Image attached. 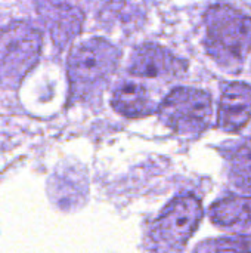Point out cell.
<instances>
[{"mask_svg": "<svg viewBox=\"0 0 251 253\" xmlns=\"http://www.w3.org/2000/svg\"><path fill=\"white\" fill-rule=\"evenodd\" d=\"M197 251L206 252H250L251 251V236L244 237H228L222 240H215L209 245L198 246Z\"/></svg>", "mask_w": 251, "mask_h": 253, "instance_id": "obj_12", "label": "cell"}, {"mask_svg": "<svg viewBox=\"0 0 251 253\" xmlns=\"http://www.w3.org/2000/svg\"><path fill=\"white\" fill-rule=\"evenodd\" d=\"M210 218L220 227L251 225V196L226 197L215 203L210 209Z\"/></svg>", "mask_w": 251, "mask_h": 253, "instance_id": "obj_9", "label": "cell"}, {"mask_svg": "<svg viewBox=\"0 0 251 253\" xmlns=\"http://www.w3.org/2000/svg\"><path fill=\"white\" fill-rule=\"evenodd\" d=\"M186 68V61L175 56L170 50L157 44H143L135 50L130 59L129 73L139 77L173 80L182 77Z\"/></svg>", "mask_w": 251, "mask_h": 253, "instance_id": "obj_6", "label": "cell"}, {"mask_svg": "<svg viewBox=\"0 0 251 253\" xmlns=\"http://www.w3.org/2000/svg\"><path fill=\"white\" fill-rule=\"evenodd\" d=\"M41 50L40 33L25 22L0 31V86L15 89L36 65Z\"/></svg>", "mask_w": 251, "mask_h": 253, "instance_id": "obj_3", "label": "cell"}, {"mask_svg": "<svg viewBox=\"0 0 251 253\" xmlns=\"http://www.w3.org/2000/svg\"><path fill=\"white\" fill-rule=\"evenodd\" d=\"M203 218V208L195 196L175 199L149 231L151 248L158 252L182 251Z\"/></svg>", "mask_w": 251, "mask_h": 253, "instance_id": "obj_4", "label": "cell"}, {"mask_svg": "<svg viewBox=\"0 0 251 253\" xmlns=\"http://www.w3.org/2000/svg\"><path fill=\"white\" fill-rule=\"evenodd\" d=\"M120 50L104 39H92L77 46L68 59V77L74 99L95 96L115 71Z\"/></svg>", "mask_w": 251, "mask_h": 253, "instance_id": "obj_2", "label": "cell"}, {"mask_svg": "<svg viewBox=\"0 0 251 253\" xmlns=\"http://www.w3.org/2000/svg\"><path fill=\"white\" fill-rule=\"evenodd\" d=\"M112 107L117 113L129 119L149 116L155 110V104L142 84L124 82L117 86L112 93Z\"/></svg>", "mask_w": 251, "mask_h": 253, "instance_id": "obj_8", "label": "cell"}, {"mask_svg": "<svg viewBox=\"0 0 251 253\" xmlns=\"http://www.w3.org/2000/svg\"><path fill=\"white\" fill-rule=\"evenodd\" d=\"M251 120V86L232 82L223 87L219 104L217 127L226 132H238Z\"/></svg>", "mask_w": 251, "mask_h": 253, "instance_id": "obj_7", "label": "cell"}, {"mask_svg": "<svg viewBox=\"0 0 251 253\" xmlns=\"http://www.w3.org/2000/svg\"><path fill=\"white\" fill-rule=\"evenodd\" d=\"M160 120L179 135H200L212 122V96L201 89L178 87L158 108Z\"/></svg>", "mask_w": 251, "mask_h": 253, "instance_id": "obj_5", "label": "cell"}, {"mask_svg": "<svg viewBox=\"0 0 251 253\" xmlns=\"http://www.w3.org/2000/svg\"><path fill=\"white\" fill-rule=\"evenodd\" d=\"M52 36L56 43L64 46L70 42L77 33H80L83 16L80 10L71 6H55V9L49 13Z\"/></svg>", "mask_w": 251, "mask_h": 253, "instance_id": "obj_10", "label": "cell"}, {"mask_svg": "<svg viewBox=\"0 0 251 253\" xmlns=\"http://www.w3.org/2000/svg\"><path fill=\"white\" fill-rule=\"evenodd\" d=\"M209 55L223 68L240 70L251 50V18L240 10L217 4L204 16Z\"/></svg>", "mask_w": 251, "mask_h": 253, "instance_id": "obj_1", "label": "cell"}, {"mask_svg": "<svg viewBox=\"0 0 251 253\" xmlns=\"http://www.w3.org/2000/svg\"><path fill=\"white\" fill-rule=\"evenodd\" d=\"M229 178L241 191L251 193V139L241 144L229 162Z\"/></svg>", "mask_w": 251, "mask_h": 253, "instance_id": "obj_11", "label": "cell"}]
</instances>
